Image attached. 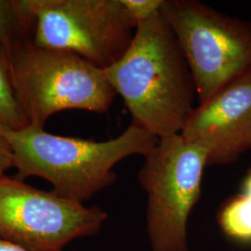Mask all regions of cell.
<instances>
[{
  "instance_id": "12",
  "label": "cell",
  "mask_w": 251,
  "mask_h": 251,
  "mask_svg": "<svg viewBox=\"0 0 251 251\" xmlns=\"http://www.w3.org/2000/svg\"><path fill=\"white\" fill-rule=\"evenodd\" d=\"M121 2L137 25L160 11L164 0H121Z\"/></svg>"
},
{
  "instance_id": "13",
  "label": "cell",
  "mask_w": 251,
  "mask_h": 251,
  "mask_svg": "<svg viewBox=\"0 0 251 251\" xmlns=\"http://www.w3.org/2000/svg\"><path fill=\"white\" fill-rule=\"evenodd\" d=\"M13 168V151L7 138L0 132V177Z\"/></svg>"
},
{
  "instance_id": "2",
  "label": "cell",
  "mask_w": 251,
  "mask_h": 251,
  "mask_svg": "<svg viewBox=\"0 0 251 251\" xmlns=\"http://www.w3.org/2000/svg\"><path fill=\"white\" fill-rule=\"evenodd\" d=\"M0 132L11 145L17 179H46L54 193L80 203L115 182L114 168L119 162L131 155L145 157L158 142L133 123L105 142L50 134L30 125Z\"/></svg>"
},
{
  "instance_id": "8",
  "label": "cell",
  "mask_w": 251,
  "mask_h": 251,
  "mask_svg": "<svg viewBox=\"0 0 251 251\" xmlns=\"http://www.w3.org/2000/svg\"><path fill=\"white\" fill-rule=\"evenodd\" d=\"M181 137L203 149L206 165H227L251 150V73L194 109Z\"/></svg>"
},
{
  "instance_id": "5",
  "label": "cell",
  "mask_w": 251,
  "mask_h": 251,
  "mask_svg": "<svg viewBox=\"0 0 251 251\" xmlns=\"http://www.w3.org/2000/svg\"><path fill=\"white\" fill-rule=\"evenodd\" d=\"M138 173L147 195L152 251H189L188 221L200 195L206 153L180 134L159 139Z\"/></svg>"
},
{
  "instance_id": "9",
  "label": "cell",
  "mask_w": 251,
  "mask_h": 251,
  "mask_svg": "<svg viewBox=\"0 0 251 251\" xmlns=\"http://www.w3.org/2000/svg\"><path fill=\"white\" fill-rule=\"evenodd\" d=\"M34 27L25 0H0V46L5 52L33 39Z\"/></svg>"
},
{
  "instance_id": "10",
  "label": "cell",
  "mask_w": 251,
  "mask_h": 251,
  "mask_svg": "<svg viewBox=\"0 0 251 251\" xmlns=\"http://www.w3.org/2000/svg\"><path fill=\"white\" fill-rule=\"evenodd\" d=\"M218 221L228 236L251 242V172L244 182L242 192L221 208Z\"/></svg>"
},
{
  "instance_id": "4",
  "label": "cell",
  "mask_w": 251,
  "mask_h": 251,
  "mask_svg": "<svg viewBox=\"0 0 251 251\" xmlns=\"http://www.w3.org/2000/svg\"><path fill=\"white\" fill-rule=\"evenodd\" d=\"M160 13L188 63L199 104L251 74V21L197 0H164Z\"/></svg>"
},
{
  "instance_id": "14",
  "label": "cell",
  "mask_w": 251,
  "mask_h": 251,
  "mask_svg": "<svg viewBox=\"0 0 251 251\" xmlns=\"http://www.w3.org/2000/svg\"><path fill=\"white\" fill-rule=\"evenodd\" d=\"M0 251H30L17 245L0 239Z\"/></svg>"
},
{
  "instance_id": "1",
  "label": "cell",
  "mask_w": 251,
  "mask_h": 251,
  "mask_svg": "<svg viewBox=\"0 0 251 251\" xmlns=\"http://www.w3.org/2000/svg\"><path fill=\"white\" fill-rule=\"evenodd\" d=\"M132 123L158 140L179 134L198 96L188 63L160 11L138 23L124 55L104 69Z\"/></svg>"
},
{
  "instance_id": "11",
  "label": "cell",
  "mask_w": 251,
  "mask_h": 251,
  "mask_svg": "<svg viewBox=\"0 0 251 251\" xmlns=\"http://www.w3.org/2000/svg\"><path fill=\"white\" fill-rule=\"evenodd\" d=\"M27 126L29 123L11 86L7 54L0 46V131L19 130Z\"/></svg>"
},
{
  "instance_id": "6",
  "label": "cell",
  "mask_w": 251,
  "mask_h": 251,
  "mask_svg": "<svg viewBox=\"0 0 251 251\" xmlns=\"http://www.w3.org/2000/svg\"><path fill=\"white\" fill-rule=\"evenodd\" d=\"M36 45L76 54L105 69L124 55L136 24L121 0H25Z\"/></svg>"
},
{
  "instance_id": "7",
  "label": "cell",
  "mask_w": 251,
  "mask_h": 251,
  "mask_svg": "<svg viewBox=\"0 0 251 251\" xmlns=\"http://www.w3.org/2000/svg\"><path fill=\"white\" fill-rule=\"evenodd\" d=\"M107 212L17 178L0 177V239L30 251H65L70 243L99 233Z\"/></svg>"
},
{
  "instance_id": "3",
  "label": "cell",
  "mask_w": 251,
  "mask_h": 251,
  "mask_svg": "<svg viewBox=\"0 0 251 251\" xmlns=\"http://www.w3.org/2000/svg\"><path fill=\"white\" fill-rule=\"evenodd\" d=\"M6 54L12 89L30 126L44 127L65 110L105 114L117 96L104 69L76 54L39 47L33 39Z\"/></svg>"
}]
</instances>
